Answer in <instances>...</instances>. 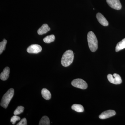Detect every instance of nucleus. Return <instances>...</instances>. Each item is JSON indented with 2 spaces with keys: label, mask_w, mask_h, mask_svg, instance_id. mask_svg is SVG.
<instances>
[{
  "label": "nucleus",
  "mask_w": 125,
  "mask_h": 125,
  "mask_svg": "<svg viewBox=\"0 0 125 125\" xmlns=\"http://www.w3.org/2000/svg\"><path fill=\"white\" fill-rule=\"evenodd\" d=\"M87 40L90 49L94 52L98 49V40L96 35L92 31H90L87 34Z\"/></svg>",
  "instance_id": "obj_1"
},
{
  "label": "nucleus",
  "mask_w": 125,
  "mask_h": 125,
  "mask_svg": "<svg viewBox=\"0 0 125 125\" xmlns=\"http://www.w3.org/2000/svg\"><path fill=\"white\" fill-rule=\"evenodd\" d=\"M74 53L71 50H67L65 52L61 60L62 65L64 67H67L71 64L73 61Z\"/></svg>",
  "instance_id": "obj_2"
},
{
  "label": "nucleus",
  "mask_w": 125,
  "mask_h": 125,
  "mask_svg": "<svg viewBox=\"0 0 125 125\" xmlns=\"http://www.w3.org/2000/svg\"><path fill=\"white\" fill-rule=\"evenodd\" d=\"M14 93V90L13 89H9L2 97L0 103L1 106L4 108H7L10 102L13 97Z\"/></svg>",
  "instance_id": "obj_3"
},
{
  "label": "nucleus",
  "mask_w": 125,
  "mask_h": 125,
  "mask_svg": "<svg viewBox=\"0 0 125 125\" xmlns=\"http://www.w3.org/2000/svg\"><path fill=\"white\" fill-rule=\"evenodd\" d=\"M71 84L74 87L82 89H85L88 87L87 83L81 79H75L72 81Z\"/></svg>",
  "instance_id": "obj_4"
},
{
  "label": "nucleus",
  "mask_w": 125,
  "mask_h": 125,
  "mask_svg": "<svg viewBox=\"0 0 125 125\" xmlns=\"http://www.w3.org/2000/svg\"><path fill=\"white\" fill-rule=\"evenodd\" d=\"M107 78L109 82L113 84H120L122 82L121 76L117 74L114 73L113 75L109 74L107 75Z\"/></svg>",
  "instance_id": "obj_5"
},
{
  "label": "nucleus",
  "mask_w": 125,
  "mask_h": 125,
  "mask_svg": "<svg viewBox=\"0 0 125 125\" xmlns=\"http://www.w3.org/2000/svg\"><path fill=\"white\" fill-rule=\"evenodd\" d=\"M42 47L40 45L34 44L29 46L27 49V52L30 54H37L42 51Z\"/></svg>",
  "instance_id": "obj_6"
},
{
  "label": "nucleus",
  "mask_w": 125,
  "mask_h": 125,
  "mask_svg": "<svg viewBox=\"0 0 125 125\" xmlns=\"http://www.w3.org/2000/svg\"><path fill=\"white\" fill-rule=\"evenodd\" d=\"M108 4L112 9L116 10H120L122 8L120 0H106Z\"/></svg>",
  "instance_id": "obj_7"
},
{
  "label": "nucleus",
  "mask_w": 125,
  "mask_h": 125,
  "mask_svg": "<svg viewBox=\"0 0 125 125\" xmlns=\"http://www.w3.org/2000/svg\"><path fill=\"white\" fill-rule=\"evenodd\" d=\"M116 114L115 111L109 110L103 112L99 116V118L101 119H105L114 116Z\"/></svg>",
  "instance_id": "obj_8"
},
{
  "label": "nucleus",
  "mask_w": 125,
  "mask_h": 125,
  "mask_svg": "<svg viewBox=\"0 0 125 125\" xmlns=\"http://www.w3.org/2000/svg\"><path fill=\"white\" fill-rule=\"evenodd\" d=\"M96 18L99 22L104 26H107L108 25V21L106 18L100 13H98L96 15Z\"/></svg>",
  "instance_id": "obj_9"
},
{
  "label": "nucleus",
  "mask_w": 125,
  "mask_h": 125,
  "mask_svg": "<svg viewBox=\"0 0 125 125\" xmlns=\"http://www.w3.org/2000/svg\"><path fill=\"white\" fill-rule=\"evenodd\" d=\"M51 30L50 27L48 26V25L45 24L42 25L40 28L37 31L38 34L39 35H43L47 33V32L50 31Z\"/></svg>",
  "instance_id": "obj_10"
},
{
  "label": "nucleus",
  "mask_w": 125,
  "mask_h": 125,
  "mask_svg": "<svg viewBox=\"0 0 125 125\" xmlns=\"http://www.w3.org/2000/svg\"><path fill=\"white\" fill-rule=\"evenodd\" d=\"M10 72V69L9 67H6L4 68L0 75L1 79L3 81L7 80L9 78Z\"/></svg>",
  "instance_id": "obj_11"
},
{
  "label": "nucleus",
  "mask_w": 125,
  "mask_h": 125,
  "mask_svg": "<svg viewBox=\"0 0 125 125\" xmlns=\"http://www.w3.org/2000/svg\"><path fill=\"white\" fill-rule=\"evenodd\" d=\"M42 97L46 100H49L51 98V94L48 90L46 88H43L41 91Z\"/></svg>",
  "instance_id": "obj_12"
},
{
  "label": "nucleus",
  "mask_w": 125,
  "mask_h": 125,
  "mask_svg": "<svg viewBox=\"0 0 125 125\" xmlns=\"http://www.w3.org/2000/svg\"><path fill=\"white\" fill-rule=\"evenodd\" d=\"M125 48V38L121 42H119L116 47L115 51L116 52H118L121 50Z\"/></svg>",
  "instance_id": "obj_13"
},
{
  "label": "nucleus",
  "mask_w": 125,
  "mask_h": 125,
  "mask_svg": "<svg viewBox=\"0 0 125 125\" xmlns=\"http://www.w3.org/2000/svg\"><path fill=\"white\" fill-rule=\"evenodd\" d=\"M71 108L78 112H83L84 111L83 106L79 104H74L72 106Z\"/></svg>",
  "instance_id": "obj_14"
},
{
  "label": "nucleus",
  "mask_w": 125,
  "mask_h": 125,
  "mask_svg": "<svg viewBox=\"0 0 125 125\" xmlns=\"http://www.w3.org/2000/svg\"><path fill=\"white\" fill-rule=\"evenodd\" d=\"M39 125H49L50 121L49 118L47 116H43L42 117L39 122Z\"/></svg>",
  "instance_id": "obj_15"
},
{
  "label": "nucleus",
  "mask_w": 125,
  "mask_h": 125,
  "mask_svg": "<svg viewBox=\"0 0 125 125\" xmlns=\"http://www.w3.org/2000/svg\"><path fill=\"white\" fill-rule=\"evenodd\" d=\"M55 40V36L53 34L47 36L43 39L44 42L47 43H49L54 42Z\"/></svg>",
  "instance_id": "obj_16"
},
{
  "label": "nucleus",
  "mask_w": 125,
  "mask_h": 125,
  "mask_svg": "<svg viewBox=\"0 0 125 125\" xmlns=\"http://www.w3.org/2000/svg\"><path fill=\"white\" fill-rule=\"evenodd\" d=\"M7 43V40L5 39H3L2 42L0 43V54H2V52L5 50L6 48V46Z\"/></svg>",
  "instance_id": "obj_17"
},
{
  "label": "nucleus",
  "mask_w": 125,
  "mask_h": 125,
  "mask_svg": "<svg viewBox=\"0 0 125 125\" xmlns=\"http://www.w3.org/2000/svg\"><path fill=\"white\" fill-rule=\"evenodd\" d=\"M24 107L22 106H19L14 112V115H18L21 114L24 112Z\"/></svg>",
  "instance_id": "obj_18"
},
{
  "label": "nucleus",
  "mask_w": 125,
  "mask_h": 125,
  "mask_svg": "<svg viewBox=\"0 0 125 125\" xmlns=\"http://www.w3.org/2000/svg\"><path fill=\"white\" fill-rule=\"evenodd\" d=\"M20 120V117L17 116L16 115H15L14 116L11 117L10 121V122H12L13 125H14L16 121Z\"/></svg>",
  "instance_id": "obj_19"
},
{
  "label": "nucleus",
  "mask_w": 125,
  "mask_h": 125,
  "mask_svg": "<svg viewBox=\"0 0 125 125\" xmlns=\"http://www.w3.org/2000/svg\"><path fill=\"white\" fill-rule=\"evenodd\" d=\"M27 120L26 118H23L20 121L19 123L17 124V125H27Z\"/></svg>",
  "instance_id": "obj_20"
}]
</instances>
